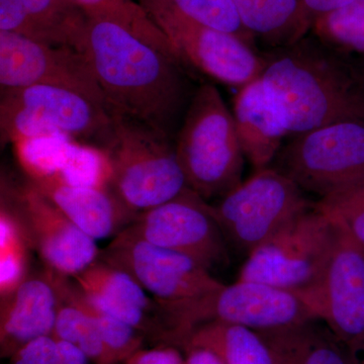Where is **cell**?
<instances>
[{
  "instance_id": "cell-1",
  "label": "cell",
  "mask_w": 364,
  "mask_h": 364,
  "mask_svg": "<svg viewBox=\"0 0 364 364\" xmlns=\"http://www.w3.org/2000/svg\"><path fill=\"white\" fill-rule=\"evenodd\" d=\"M82 53L109 112L176 141L198 86L173 51L109 21H88Z\"/></svg>"
},
{
  "instance_id": "cell-2",
  "label": "cell",
  "mask_w": 364,
  "mask_h": 364,
  "mask_svg": "<svg viewBox=\"0 0 364 364\" xmlns=\"http://www.w3.org/2000/svg\"><path fill=\"white\" fill-rule=\"evenodd\" d=\"M262 56L261 81L289 136L364 119V91L348 55L312 35Z\"/></svg>"
},
{
  "instance_id": "cell-3",
  "label": "cell",
  "mask_w": 364,
  "mask_h": 364,
  "mask_svg": "<svg viewBox=\"0 0 364 364\" xmlns=\"http://www.w3.org/2000/svg\"><path fill=\"white\" fill-rule=\"evenodd\" d=\"M174 146L188 188L203 200L222 198L241 183L245 155L233 112L213 83L196 88Z\"/></svg>"
},
{
  "instance_id": "cell-4",
  "label": "cell",
  "mask_w": 364,
  "mask_h": 364,
  "mask_svg": "<svg viewBox=\"0 0 364 364\" xmlns=\"http://www.w3.org/2000/svg\"><path fill=\"white\" fill-rule=\"evenodd\" d=\"M114 130V114L74 91L49 85L1 90L2 144L64 138L104 150Z\"/></svg>"
},
{
  "instance_id": "cell-5",
  "label": "cell",
  "mask_w": 364,
  "mask_h": 364,
  "mask_svg": "<svg viewBox=\"0 0 364 364\" xmlns=\"http://www.w3.org/2000/svg\"><path fill=\"white\" fill-rule=\"evenodd\" d=\"M159 305L168 330L167 341L179 344L191 330L210 322L272 332L318 320L299 294L260 282L240 280L231 286L223 284L198 298Z\"/></svg>"
},
{
  "instance_id": "cell-6",
  "label": "cell",
  "mask_w": 364,
  "mask_h": 364,
  "mask_svg": "<svg viewBox=\"0 0 364 364\" xmlns=\"http://www.w3.org/2000/svg\"><path fill=\"white\" fill-rule=\"evenodd\" d=\"M114 130L104 152L111 163L109 191L138 215L186 193L188 181L174 141L149 127L114 116Z\"/></svg>"
},
{
  "instance_id": "cell-7",
  "label": "cell",
  "mask_w": 364,
  "mask_h": 364,
  "mask_svg": "<svg viewBox=\"0 0 364 364\" xmlns=\"http://www.w3.org/2000/svg\"><path fill=\"white\" fill-rule=\"evenodd\" d=\"M338 235V225L313 203L249 254L238 280L306 293L324 274Z\"/></svg>"
},
{
  "instance_id": "cell-8",
  "label": "cell",
  "mask_w": 364,
  "mask_h": 364,
  "mask_svg": "<svg viewBox=\"0 0 364 364\" xmlns=\"http://www.w3.org/2000/svg\"><path fill=\"white\" fill-rule=\"evenodd\" d=\"M272 168L321 198L363 183L364 119L291 136L273 160Z\"/></svg>"
},
{
  "instance_id": "cell-9",
  "label": "cell",
  "mask_w": 364,
  "mask_h": 364,
  "mask_svg": "<svg viewBox=\"0 0 364 364\" xmlns=\"http://www.w3.org/2000/svg\"><path fill=\"white\" fill-rule=\"evenodd\" d=\"M296 182L272 167L256 170L210 205L228 243L247 255L313 205Z\"/></svg>"
},
{
  "instance_id": "cell-10",
  "label": "cell",
  "mask_w": 364,
  "mask_h": 364,
  "mask_svg": "<svg viewBox=\"0 0 364 364\" xmlns=\"http://www.w3.org/2000/svg\"><path fill=\"white\" fill-rule=\"evenodd\" d=\"M121 233L183 254L207 269L229 263V248L210 205L195 191L141 213Z\"/></svg>"
},
{
  "instance_id": "cell-11",
  "label": "cell",
  "mask_w": 364,
  "mask_h": 364,
  "mask_svg": "<svg viewBox=\"0 0 364 364\" xmlns=\"http://www.w3.org/2000/svg\"><path fill=\"white\" fill-rule=\"evenodd\" d=\"M146 11L189 70L240 88L260 78L264 59L245 41L166 9Z\"/></svg>"
},
{
  "instance_id": "cell-12",
  "label": "cell",
  "mask_w": 364,
  "mask_h": 364,
  "mask_svg": "<svg viewBox=\"0 0 364 364\" xmlns=\"http://www.w3.org/2000/svg\"><path fill=\"white\" fill-rule=\"evenodd\" d=\"M98 258L130 274L160 304L198 298L224 284L188 256L124 233L117 235Z\"/></svg>"
},
{
  "instance_id": "cell-13",
  "label": "cell",
  "mask_w": 364,
  "mask_h": 364,
  "mask_svg": "<svg viewBox=\"0 0 364 364\" xmlns=\"http://www.w3.org/2000/svg\"><path fill=\"white\" fill-rule=\"evenodd\" d=\"M299 296L328 325L354 363L364 348V248L341 227L324 274Z\"/></svg>"
},
{
  "instance_id": "cell-14",
  "label": "cell",
  "mask_w": 364,
  "mask_h": 364,
  "mask_svg": "<svg viewBox=\"0 0 364 364\" xmlns=\"http://www.w3.org/2000/svg\"><path fill=\"white\" fill-rule=\"evenodd\" d=\"M32 85L74 91L109 112L104 92L83 53L0 31L1 90Z\"/></svg>"
},
{
  "instance_id": "cell-15",
  "label": "cell",
  "mask_w": 364,
  "mask_h": 364,
  "mask_svg": "<svg viewBox=\"0 0 364 364\" xmlns=\"http://www.w3.org/2000/svg\"><path fill=\"white\" fill-rule=\"evenodd\" d=\"M9 193L14 203L9 207L20 218L46 269L73 279L98 259L97 240L79 229L31 182Z\"/></svg>"
},
{
  "instance_id": "cell-16",
  "label": "cell",
  "mask_w": 364,
  "mask_h": 364,
  "mask_svg": "<svg viewBox=\"0 0 364 364\" xmlns=\"http://www.w3.org/2000/svg\"><path fill=\"white\" fill-rule=\"evenodd\" d=\"M73 279L107 312L144 335L166 340L168 330L161 306L128 273L98 258Z\"/></svg>"
},
{
  "instance_id": "cell-17",
  "label": "cell",
  "mask_w": 364,
  "mask_h": 364,
  "mask_svg": "<svg viewBox=\"0 0 364 364\" xmlns=\"http://www.w3.org/2000/svg\"><path fill=\"white\" fill-rule=\"evenodd\" d=\"M59 296L49 270L30 277L0 305V355L11 358L33 340L52 336Z\"/></svg>"
},
{
  "instance_id": "cell-18",
  "label": "cell",
  "mask_w": 364,
  "mask_h": 364,
  "mask_svg": "<svg viewBox=\"0 0 364 364\" xmlns=\"http://www.w3.org/2000/svg\"><path fill=\"white\" fill-rule=\"evenodd\" d=\"M28 182L97 241L114 238L136 217L109 188L70 183L58 174L28 179Z\"/></svg>"
},
{
  "instance_id": "cell-19",
  "label": "cell",
  "mask_w": 364,
  "mask_h": 364,
  "mask_svg": "<svg viewBox=\"0 0 364 364\" xmlns=\"http://www.w3.org/2000/svg\"><path fill=\"white\" fill-rule=\"evenodd\" d=\"M90 18L71 0H0V31L82 53Z\"/></svg>"
},
{
  "instance_id": "cell-20",
  "label": "cell",
  "mask_w": 364,
  "mask_h": 364,
  "mask_svg": "<svg viewBox=\"0 0 364 364\" xmlns=\"http://www.w3.org/2000/svg\"><path fill=\"white\" fill-rule=\"evenodd\" d=\"M233 116L246 159L256 170L267 168L289 134L260 78L240 88Z\"/></svg>"
},
{
  "instance_id": "cell-21",
  "label": "cell",
  "mask_w": 364,
  "mask_h": 364,
  "mask_svg": "<svg viewBox=\"0 0 364 364\" xmlns=\"http://www.w3.org/2000/svg\"><path fill=\"white\" fill-rule=\"evenodd\" d=\"M242 25L268 50L298 42L312 28L303 0H233Z\"/></svg>"
},
{
  "instance_id": "cell-22",
  "label": "cell",
  "mask_w": 364,
  "mask_h": 364,
  "mask_svg": "<svg viewBox=\"0 0 364 364\" xmlns=\"http://www.w3.org/2000/svg\"><path fill=\"white\" fill-rule=\"evenodd\" d=\"M50 273L59 296L53 338L77 347L91 363L119 364L105 343L95 318L79 301L73 279L52 272Z\"/></svg>"
},
{
  "instance_id": "cell-23",
  "label": "cell",
  "mask_w": 364,
  "mask_h": 364,
  "mask_svg": "<svg viewBox=\"0 0 364 364\" xmlns=\"http://www.w3.org/2000/svg\"><path fill=\"white\" fill-rule=\"evenodd\" d=\"M181 345L207 349L225 364H275L272 347L263 335L245 326L207 323L191 330Z\"/></svg>"
},
{
  "instance_id": "cell-24",
  "label": "cell",
  "mask_w": 364,
  "mask_h": 364,
  "mask_svg": "<svg viewBox=\"0 0 364 364\" xmlns=\"http://www.w3.org/2000/svg\"><path fill=\"white\" fill-rule=\"evenodd\" d=\"M316 321L272 332H260L274 354L275 364H354L336 337L320 331Z\"/></svg>"
},
{
  "instance_id": "cell-25",
  "label": "cell",
  "mask_w": 364,
  "mask_h": 364,
  "mask_svg": "<svg viewBox=\"0 0 364 364\" xmlns=\"http://www.w3.org/2000/svg\"><path fill=\"white\" fill-rule=\"evenodd\" d=\"M31 246L20 218L7 203L0 210V298L14 293L28 277Z\"/></svg>"
},
{
  "instance_id": "cell-26",
  "label": "cell",
  "mask_w": 364,
  "mask_h": 364,
  "mask_svg": "<svg viewBox=\"0 0 364 364\" xmlns=\"http://www.w3.org/2000/svg\"><path fill=\"white\" fill-rule=\"evenodd\" d=\"M145 11L161 9L208 28L232 33L254 47V37L242 25L233 0H136Z\"/></svg>"
},
{
  "instance_id": "cell-27",
  "label": "cell",
  "mask_w": 364,
  "mask_h": 364,
  "mask_svg": "<svg viewBox=\"0 0 364 364\" xmlns=\"http://www.w3.org/2000/svg\"><path fill=\"white\" fill-rule=\"evenodd\" d=\"M91 20L109 21L129 28L162 49L174 51L166 36L136 0H71Z\"/></svg>"
},
{
  "instance_id": "cell-28",
  "label": "cell",
  "mask_w": 364,
  "mask_h": 364,
  "mask_svg": "<svg viewBox=\"0 0 364 364\" xmlns=\"http://www.w3.org/2000/svg\"><path fill=\"white\" fill-rule=\"evenodd\" d=\"M313 35L333 49L350 57H364V0L314 21Z\"/></svg>"
},
{
  "instance_id": "cell-29",
  "label": "cell",
  "mask_w": 364,
  "mask_h": 364,
  "mask_svg": "<svg viewBox=\"0 0 364 364\" xmlns=\"http://www.w3.org/2000/svg\"><path fill=\"white\" fill-rule=\"evenodd\" d=\"M364 248V182L316 203Z\"/></svg>"
},
{
  "instance_id": "cell-30",
  "label": "cell",
  "mask_w": 364,
  "mask_h": 364,
  "mask_svg": "<svg viewBox=\"0 0 364 364\" xmlns=\"http://www.w3.org/2000/svg\"><path fill=\"white\" fill-rule=\"evenodd\" d=\"M11 364H90L77 347L53 338L42 337L21 347L11 358Z\"/></svg>"
},
{
  "instance_id": "cell-31",
  "label": "cell",
  "mask_w": 364,
  "mask_h": 364,
  "mask_svg": "<svg viewBox=\"0 0 364 364\" xmlns=\"http://www.w3.org/2000/svg\"><path fill=\"white\" fill-rule=\"evenodd\" d=\"M123 364H186V358L172 347L144 349L134 353Z\"/></svg>"
},
{
  "instance_id": "cell-32",
  "label": "cell",
  "mask_w": 364,
  "mask_h": 364,
  "mask_svg": "<svg viewBox=\"0 0 364 364\" xmlns=\"http://www.w3.org/2000/svg\"><path fill=\"white\" fill-rule=\"evenodd\" d=\"M353 1L355 0H303V4L306 14L314 23L316 18L338 11Z\"/></svg>"
},
{
  "instance_id": "cell-33",
  "label": "cell",
  "mask_w": 364,
  "mask_h": 364,
  "mask_svg": "<svg viewBox=\"0 0 364 364\" xmlns=\"http://www.w3.org/2000/svg\"><path fill=\"white\" fill-rule=\"evenodd\" d=\"M186 364H225L221 359L207 349L191 347L186 348Z\"/></svg>"
},
{
  "instance_id": "cell-34",
  "label": "cell",
  "mask_w": 364,
  "mask_h": 364,
  "mask_svg": "<svg viewBox=\"0 0 364 364\" xmlns=\"http://www.w3.org/2000/svg\"><path fill=\"white\" fill-rule=\"evenodd\" d=\"M351 60L359 85L364 91V57H351Z\"/></svg>"
},
{
  "instance_id": "cell-35",
  "label": "cell",
  "mask_w": 364,
  "mask_h": 364,
  "mask_svg": "<svg viewBox=\"0 0 364 364\" xmlns=\"http://www.w3.org/2000/svg\"><path fill=\"white\" fill-rule=\"evenodd\" d=\"M354 364H364V348L359 352L358 355L356 356Z\"/></svg>"
}]
</instances>
